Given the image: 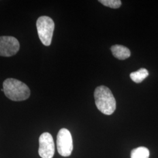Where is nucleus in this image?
<instances>
[{"instance_id": "nucleus-1", "label": "nucleus", "mask_w": 158, "mask_h": 158, "mask_svg": "<svg viewBox=\"0 0 158 158\" xmlns=\"http://www.w3.org/2000/svg\"><path fill=\"white\" fill-rule=\"evenodd\" d=\"M94 98L99 111L106 115H111L116 109V101L112 92L107 87L100 85L95 90Z\"/></svg>"}, {"instance_id": "nucleus-2", "label": "nucleus", "mask_w": 158, "mask_h": 158, "mask_svg": "<svg viewBox=\"0 0 158 158\" xmlns=\"http://www.w3.org/2000/svg\"><path fill=\"white\" fill-rule=\"evenodd\" d=\"M4 92L9 99L14 102H21L28 99L31 91L28 85L17 79H6L3 83Z\"/></svg>"}, {"instance_id": "nucleus-3", "label": "nucleus", "mask_w": 158, "mask_h": 158, "mask_svg": "<svg viewBox=\"0 0 158 158\" xmlns=\"http://www.w3.org/2000/svg\"><path fill=\"white\" fill-rule=\"evenodd\" d=\"M36 28L42 43L45 46L50 45L55 29L53 19L47 16L40 17L36 21Z\"/></svg>"}, {"instance_id": "nucleus-4", "label": "nucleus", "mask_w": 158, "mask_h": 158, "mask_svg": "<svg viewBox=\"0 0 158 158\" xmlns=\"http://www.w3.org/2000/svg\"><path fill=\"white\" fill-rule=\"evenodd\" d=\"M57 149L58 153L63 157L71 155L73 149L72 136L69 130L62 128L59 131L57 135Z\"/></svg>"}, {"instance_id": "nucleus-5", "label": "nucleus", "mask_w": 158, "mask_h": 158, "mask_svg": "<svg viewBox=\"0 0 158 158\" xmlns=\"http://www.w3.org/2000/svg\"><path fill=\"white\" fill-rule=\"evenodd\" d=\"M39 155L42 158H52L55 154V143L51 134L44 132L39 139Z\"/></svg>"}, {"instance_id": "nucleus-6", "label": "nucleus", "mask_w": 158, "mask_h": 158, "mask_svg": "<svg viewBox=\"0 0 158 158\" xmlns=\"http://www.w3.org/2000/svg\"><path fill=\"white\" fill-rule=\"evenodd\" d=\"M19 49L18 40L13 36H0V56L10 57L15 55Z\"/></svg>"}, {"instance_id": "nucleus-7", "label": "nucleus", "mask_w": 158, "mask_h": 158, "mask_svg": "<svg viewBox=\"0 0 158 158\" xmlns=\"http://www.w3.org/2000/svg\"><path fill=\"white\" fill-rule=\"evenodd\" d=\"M113 56L119 60H125L131 56V52L124 46L115 45L111 48Z\"/></svg>"}, {"instance_id": "nucleus-8", "label": "nucleus", "mask_w": 158, "mask_h": 158, "mask_svg": "<svg viewBox=\"0 0 158 158\" xmlns=\"http://www.w3.org/2000/svg\"><path fill=\"white\" fill-rule=\"evenodd\" d=\"M149 75L148 71L146 69L141 68L136 72H132L130 74V77L135 83H139L145 79H146Z\"/></svg>"}, {"instance_id": "nucleus-9", "label": "nucleus", "mask_w": 158, "mask_h": 158, "mask_svg": "<svg viewBox=\"0 0 158 158\" xmlns=\"http://www.w3.org/2000/svg\"><path fill=\"white\" fill-rule=\"evenodd\" d=\"M149 151L145 147H138L134 149L131 153V158H149Z\"/></svg>"}, {"instance_id": "nucleus-10", "label": "nucleus", "mask_w": 158, "mask_h": 158, "mask_svg": "<svg viewBox=\"0 0 158 158\" xmlns=\"http://www.w3.org/2000/svg\"><path fill=\"white\" fill-rule=\"evenodd\" d=\"M99 2L104 6L115 9L118 8L121 6L120 0H100Z\"/></svg>"}]
</instances>
